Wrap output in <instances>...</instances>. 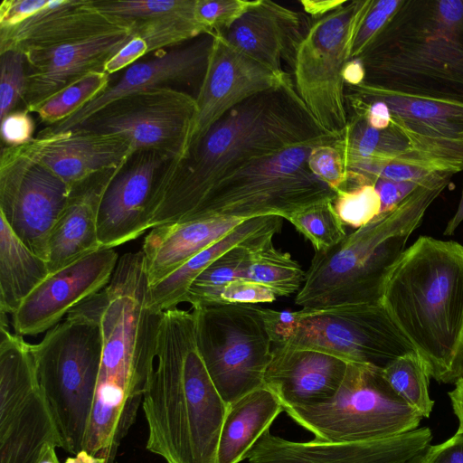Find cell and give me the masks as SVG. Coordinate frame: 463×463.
Wrapping results in <instances>:
<instances>
[{"instance_id":"6da1fadb","label":"cell","mask_w":463,"mask_h":463,"mask_svg":"<svg viewBox=\"0 0 463 463\" xmlns=\"http://www.w3.org/2000/svg\"><path fill=\"white\" fill-rule=\"evenodd\" d=\"M330 136L288 74L280 85L232 109L184 156L165 164L156 188L151 229L188 218L223 178L287 147Z\"/></svg>"},{"instance_id":"7a4b0ae2","label":"cell","mask_w":463,"mask_h":463,"mask_svg":"<svg viewBox=\"0 0 463 463\" xmlns=\"http://www.w3.org/2000/svg\"><path fill=\"white\" fill-rule=\"evenodd\" d=\"M97 296L103 348L81 453L87 463H115L142 405L163 312L149 304L141 250L118 259L109 283Z\"/></svg>"},{"instance_id":"3957f363","label":"cell","mask_w":463,"mask_h":463,"mask_svg":"<svg viewBox=\"0 0 463 463\" xmlns=\"http://www.w3.org/2000/svg\"><path fill=\"white\" fill-rule=\"evenodd\" d=\"M141 406L148 451L165 463H218L228 405L199 354L193 308L163 312Z\"/></svg>"},{"instance_id":"277c9868","label":"cell","mask_w":463,"mask_h":463,"mask_svg":"<svg viewBox=\"0 0 463 463\" xmlns=\"http://www.w3.org/2000/svg\"><path fill=\"white\" fill-rule=\"evenodd\" d=\"M381 303L430 377L463 375V245L419 237L392 267Z\"/></svg>"},{"instance_id":"5b68a950","label":"cell","mask_w":463,"mask_h":463,"mask_svg":"<svg viewBox=\"0 0 463 463\" xmlns=\"http://www.w3.org/2000/svg\"><path fill=\"white\" fill-rule=\"evenodd\" d=\"M359 59L366 85L463 105V0H403Z\"/></svg>"},{"instance_id":"8992f818","label":"cell","mask_w":463,"mask_h":463,"mask_svg":"<svg viewBox=\"0 0 463 463\" xmlns=\"http://www.w3.org/2000/svg\"><path fill=\"white\" fill-rule=\"evenodd\" d=\"M454 174H434L391 212L347 234L327 250L315 251L295 303L315 310L381 303L392 267L430 204Z\"/></svg>"},{"instance_id":"52a82bcc","label":"cell","mask_w":463,"mask_h":463,"mask_svg":"<svg viewBox=\"0 0 463 463\" xmlns=\"http://www.w3.org/2000/svg\"><path fill=\"white\" fill-rule=\"evenodd\" d=\"M31 347L61 449L76 456L84 449L102 355L97 293L74 307Z\"/></svg>"},{"instance_id":"ba28073f","label":"cell","mask_w":463,"mask_h":463,"mask_svg":"<svg viewBox=\"0 0 463 463\" xmlns=\"http://www.w3.org/2000/svg\"><path fill=\"white\" fill-rule=\"evenodd\" d=\"M338 137L292 146L220 181L186 219L278 215L286 219L311 205L333 201L336 193L308 166L311 150ZM182 220V221H184Z\"/></svg>"},{"instance_id":"9c48e42d","label":"cell","mask_w":463,"mask_h":463,"mask_svg":"<svg viewBox=\"0 0 463 463\" xmlns=\"http://www.w3.org/2000/svg\"><path fill=\"white\" fill-rule=\"evenodd\" d=\"M317 443H346L384 439L418 428L422 416L392 390L382 368L349 363L330 398L284 409Z\"/></svg>"},{"instance_id":"30bf717a","label":"cell","mask_w":463,"mask_h":463,"mask_svg":"<svg viewBox=\"0 0 463 463\" xmlns=\"http://www.w3.org/2000/svg\"><path fill=\"white\" fill-rule=\"evenodd\" d=\"M192 308L199 354L223 402L264 387L273 352L262 308L232 303Z\"/></svg>"},{"instance_id":"8fae6325","label":"cell","mask_w":463,"mask_h":463,"mask_svg":"<svg viewBox=\"0 0 463 463\" xmlns=\"http://www.w3.org/2000/svg\"><path fill=\"white\" fill-rule=\"evenodd\" d=\"M372 0L348 1L313 21L298 48L294 85L319 127L340 137L348 122L343 72Z\"/></svg>"},{"instance_id":"7c38bea8","label":"cell","mask_w":463,"mask_h":463,"mask_svg":"<svg viewBox=\"0 0 463 463\" xmlns=\"http://www.w3.org/2000/svg\"><path fill=\"white\" fill-rule=\"evenodd\" d=\"M0 325V463H39L47 447L61 439L40 388L32 347L12 333L7 316Z\"/></svg>"},{"instance_id":"4fadbf2b","label":"cell","mask_w":463,"mask_h":463,"mask_svg":"<svg viewBox=\"0 0 463 463\" xmlns=\"http://www.w3.org/2000/svg\"><path fill=\"white\" fill-rule=\"evenodd\" d=\"M280 346L317 350L379 368L414 351L382 303L298 310L297 326Z\"/></svg>"},{"instance_id":"5bb4252c","label":"cell","mask_w":463,"mask_h":463,"mask_svg":"<svg viewBox=\"0 0 463 463\" xmlns=\"http://www.w3.org/2000/svg\"><path fill=\"white\" fill-rule=\"evenodd\" d=\"M196 109L195 97L191 94L156 88L108 104L74 130L121 137L129 143L133 155L156 151L170 160L178 159L186 152Z\"/></svg>"},{"instance_id":"9a60e30c","label":"cell","mask_w":463,"mask_h":463,"mask_svg":"<svg viewBox=\"0 0 463 463\" xmlns=\"http://www.w3.org/2000/svg\"><path fill=\"white\" fill-rule=\"evenodd\" d=\"M288 75L253 60L222 34L212 35L206 71L195 97L197 109L185 154L228 111L252 96L280 85Z\"/></svg>"},{"instance_id":"2e32d148","label":"cell","mask_w":463,"mask_h":463,"mask_svg":"<svg viewBox=\"0 0 463 463\" xmlns=\"http://www.w3.org/2000/svg\"><path fill=\"white\" fill-rule=\"evenodd\" d=\"M118 259L116 250L102 248L49 273L11 316L14 333L24 336L50 330L109 283Z\"/></svg>"},{"instance_id":"e0dca14e","label":"cell","mask_w":463,"mask_h":463,"mask_svg":"<svg viewBox=\"0 0 463 463\" xmlns=\"http://www.w3.org/2000/svg\"><path fill=\"white\" fill-rule=\"evenodd\" d=\"M431 439L428 427L384 439L346 443L292 441L268 430L246 459L248 463H420Z\"/></svg>"},{"instance_id":"ac0fdd59","label":"cell","mask_w":463,"mask_h":463,"mask_svg":"<svg viewBox=\"0 0 463 463\" xmlns=\"http://www.w3.org/2000/svg\"><path fill=\"white\" fill-rule=\"evenodd\" d=\"M335 146L346 169L364 161H397L434 172H456L463 168V141L419 135L392 118L388 128L376 129L363 117L348 114L346 128Z\"/></svg>"},{"instance_id":"d6986e66","label":"cell","mask_w":463,"mask_h":463,"mask_svg":"<svg viewBox=\"0 0 463 463\" xmlns=\"http://www.w3.org/2000/svg\"><path fill=\"white\" fill-rule=\"evenodd\" d=\"M169 160L159 152H138L112 179L99 213L101 248L113 249L151 230L157 181Z\"/></svg>"},{"instance_id":"ffe728a7","label":"cell","mask_w":463,"mask_h":463,"mask_svg":"<svg viewBox=\"0 0 463 463\" xmlns=\"http://www.w3.org/2000/svg\"><path fill=\"white\" fill-rule=\"evenodd\" d=\"M212 36L203 35L191 43L157 52L154 58L128 67L119 80L98 98L68 118L44 128L40 134H58L74 130L108 104L156 88L201 85L204 76Z\"/></svg>"},{"instance_id":"44dd1931","label":"cell","mask_w":463,"mask_h":463,"mask_svg":"<svg viewBox=\"0 0 463 463\" xmlns=\"http://www.w3.org/2000/svg\"><path fill=\"white\" fill-rule=\"evenodd\" d=\"M133 28L23 52L27 64L24 109L31 112L84 76L103 71L106 62L130 40Z\"/></svg>"},{"instance_id":"7402d4cb","label":"cell","mask_w":463,"mask_h":463,"mask_svg":"<svg viewBox=\"0 0 463 463\" xmlns=\"http://www.w3.org/2000/svg\"><path fill=\"white\" fill-rule=\"evenodd\" d=\"M136 22L100 11L95 0H50L41 12L14 26L0 28V53L24 52L132 29Z\"/></svg>"},{"instance_id":"603a6c76","label":"cell","mask_w":463,"mask_h":463,"mask_svg":"<svg viewBox=\"0 0 463 463\" xmlns=\"http://www.w3.org/2000/svg\"><path fill=\"white\" fill-rule=\"evenodd\" d=\"M307 22L306 14L272 1L258 0L222 35L253 60L282 73L283 60L293 69L299 43L312 24Z\"/></svg>"},{"instance_id":"cb8c5ba5","label":"cell","mask_w":463,"mask_h":463,"mask_svg":"<svg viewBox=\"0 0 463 463\" xmlns=\"http://www.w3.org/2000/svg\"><path fill=\"white\" fill-rule=\"evenodd\" d=\"M264 387L284 409L325 401L341 385L349 362L317 350L272 348Z\"/></svg>"},{"instance_id":"d4e9b609","label":"cell","mask_w":463,"mask_h":463,"mask_svg":"<svg viewBox=\"0 0 463 463\" xmlns=\"http://www.w3.org/2000/svg\"><path fill=\"white\" fill-rule=\"evenodd\" d=\"M123 167L98 174L72 187L49 239L50 273L102 249L98 238L100 203L109 183Z\"/></svg>"},{"instance_id":"484cf974","label":"cell","mask_w":463,"mask_h":463,"mask_svg":"<svg viewBox=\"0 0 463 463\" xmlns=\"http://www.w3.org/2000/svg\"><path fill=\"white\" fill-rule=\"evenodd\" d=\"M71 189L37 164L24 176L9 213H0L15 235L46 261L51 233L66 207Z\"/></svg>"},{"instance_id":"4316f807","label":"cell","mask_w":463,"mask_h":463,"mask_svg":"<svg viewBox=\"0 0 463 463\" xmlns=\"http://www.w3.org/2000/svg\"><path fill=\"white\" fill-rule=\"evenodd\" d=\"M41 157L42 165L71 187L125 165L134 156L121 137L81 130L54 134Z\"/></svg>"},{"instance_id":"83f0119b","label":"cell","mask_w":463,"mask_h":463,"mask_svg":"<svg viewBox=\"0 0 463 463\" xmlns=\"http://www.w3.org/2000/svg\"><path fill=\"white\" fill-rule=\"evenodd\" d=\"M245 220L217 216L179 221L152 228L141 249L149 286L171 274Z\"/></svg>"},{"instance_id":"f1b7e54d","label":"cell","mask_w":463,"mask_h":463,"mask_svg":"<svg viewBox=\"0 0 463 463\" xmlns=\"http://www.w3.org/2000/svg\"><path fill=\"white\" fill-rule=\"evenodd\" d=\"M345 93L386 103L392 120L419 135L463 141V105L409 96L362 83L345 84Z\"/></svg>"},{"instance_id":"f546056e","label":"cell","mask_w":463,"mask_h":463,"mask_svg":"<svg viewBox=\"0 0 463 463\" xmlns=\"http://www.w3.org/2000/svg\"><path fill=\"white\" fill-rule=\"evenodd\" d=\"M283 218L266 215L245 220L215 243L203 250L168 276L149 286V304L157 312L175 308L184 303L193 281L216 259L231 249L250 241L273 234L282 226Z\"/></svg>"},{"instance_id":"4dcf8cb0","label":"cell","mask_w":463,"mask_h":463,"mask_svg":"<svg viewBox=\"0 0 463 463\" xmlns=\"http://www.w3.org/2000/svg\"><path fill=\"white\" fill-rule=\"evenodd\" d=\"M284 411L266 387L259 388L228 405L218 446V463H240Z\"/></svg>"},{"instance_id":"1f68e13d","label":"cell","mask_w":463,"mask_h":463,"mask_svg":"<svg viewBox=\"0 0 463 463\" xmlns=\"http://www.w3.org/2000/svg\"><path fill=\"white\" fill-rule=\"evenodd\" d=\"M0 313L12 316L49 275L46 260L31 250L0 214Z\"/></svg>"},{"instance_id":"d6a6232c","label":"cell","mask_w":463,"mask_h":463,"mask_svg":"<svg viewBox=\"0 0 463 463\" xmlns=\"http://www.w3.org/2000/svg\"><path fill=\"white\" fill-rule=\"evenodd\" d=\"M273 237H267L250 248L244 279L265 286L276 296H290L300 289L306 271L289 253L274 246Z\"/></svg>"},{"instance_id":"836d02e7","label":"cell","mask_w":463,"mask_h":463,"mask_svg":"<svg viewBox=\"0 0 463 463\" xmlns=\"http://www.w3.org/2000/svg\"><path fill=\"white\" fill-rule=\"evenodd\" d=\"M269 236L274 235L238 245L216 259L193 281L184 303H189L192 307L223 304L221 298L223 288L234 279H244L250 248Z\"/></svg>"},{"instance_id":"e575fe53","label":"cell","mask_w":463,"mask_h":463,"mask_svg":"<svg viewBox=\"0 0 463 463\" xmlns=\"http://www.w3.org/2000/svg\"><path fill=\"white\" fill-rule=\"evenodd\" d=\"M383 379L405 403L429 417L434 402L429 392L430 373L415 351H411L391 361L382 368Z\"/></svg>"},{"instance_id":"d590c367","label":"cell","mask_w":463,"mask_h":463,"mask_svg":"<svg viewBox=\"0 0 463 463\" xmlns=\"http://www.w3.org/2000/svg\"><path fill=\"white\" fill-rule=\"evenodd\" d=\"M54 134H39L31 141L15 146H4L0 156V213L6 216L19 187L28 173L40 163L45 147Z\"/></svg>"},{"instance_id":"8d00e7d4","label":"cell","mask_w":463,"mask_h":463,"mask_svg":"<svg viewBox=\"0 0 463 463\" xmlns=\"http://www.w3.org/2000/svg\"><path fill=\"white\" fill-rule=\"evenodd\" d=\"M110 83V75L104 71L91 72L64 88L31 112L43 123L55 125L76 113L102 94Z\"/></svg>"},{"instance_id":"74e56055","label":"cell","mask_w":463,"mask_h":463,"mask_svg":"<svg viewBox=\"0 0 463 463\" xmlns=\"http://www.w3.org/2000/svg\"><path fill=\"white\" fill-rule=\"evenodd\" d=\"M133 33L142 40L147 53L176 47L205 35L194 18V8L136 22Z\"/></svg>"},{"instance_id":"f35d334b","label":"cell","mask_w":463,"mask_h":463,"mask_svg":"<svg viewBox=\"0 0 463 463\" xmlns=\"http://www.w3.org/2000/svg\"><path fill=\"white\" fill-rule=\"evenodd\" d=\"M332 202L311 205L287 218L311 242L315 251L327 250L347 235Z\"/></svg>"},{"instance_id":"ab89813d","label":"cell","mask_w":463,"mask_h":463,"mask_svg":"<svg viewBox=\"0 0 463 463\" xmlns=\"http://www.w3.org/2000/svg\"><path fill=\"white\" fill-rule=\"evenodd\" d=\"M344 224L358 229L381 213V200L372 183L347 184L332 202Z\"/></svg>"},{"instance_id":"60d3db41","label":"cell","mask_w":463,"mask_h":463,"mask_svg":"<svg viewBox=\"0 0 463 463\" xmlns=\"http://www.w3.org/2000/svg\"><path fill=\"white\" fill-rule=\"evenodd\" d=\"M196 0H95L103 13L130 22H141L164 15L192 11Z\"/></svg>"},{"instance_id":"b9f144b4","label":"cell","mask_w":463,"mask_h":463,"mask_svg":"<svg viewBox=\"0 0 463 463\" xmlns=\"http://www.w3.org/2000/svg\"><path fill=\"white\" fill-rule=\"evenodd\" d=\"M258 0H196L194 18L205 35L226 33Z\"/></svg>"},{"instance_id":"7bdbcfd3","label":"cell","mask_w":463,"mask_h":463,"mask_svg":"<svg viewBox=\"0 0 463 463\" xmlns=\"http://www.w3.org/2000/svg\"><path fill=\"white\" fill-rule=\"evenodd\" d=\"M0 118L14 111L24 100L27 84V64L24 54L19 51L0 53Z\"/></svg>"},{"instance_id":"ee69618b","label":"cell","mask_w":463,"mask_h":463,"mask_svg":"<svg viewBox=\"0 0 463 463\" xmlns=\"http://www.w3.org/2000/svg\"><path fill=\"white\" fill-rule=\"evenodd\" d=\"M403 0H372L355 34L352 48V59L359 58L373 42Z\"/></svg>"},{"instance_id":"f6af8a7d","label":"cell","mask_w":463,"mask_h":463,"mask_svg":"<svg viewBox=\"0 0 463 463\" xmlns=\"http://www.w3.org/2000/svg\"><path fill=\"white\" fill-rule=\"evenodd\" d=\"M307 163L311 172L335 193L345 187L348 171L335 144L315 146L310 152Z\"/></svg>"},{"instance_id":"bcb514c9","label":"cell","mask_w":463,"mask_h":463,"mask_svg":"<svg viewBox=\"0 0 463 463\" xmlns=\"http://www.w3.org/2000/svg\"><path fill=\"white\" fill-rule=\"evenodd\" d=\"M277 296L268 288L246 279H237L223 288L221 298L223 304L271 303Z\"/></svg>"},{"instance_id":"7dc6e473","label":"cell","mask_w":463,"mask_h":463,"mask_svg":"<svg viewBox=\"0 0 463 463\" xmlns=\"http://www.w3.org/2000/svg\"><path fill=\"white\" fill-rule=\"evenodd\" d=\"M364 178L373 184L375 190L379 194L381 200V213H385L395 209L419 185H420L424 181L427 180L426 179L422 182H411L393 181L380 177Z\"/></svg>"},{"instance_id":"c3c4849f","label":"cell","mask_w":463,"mask_h":463,"mask_svg":"<svg viewBox=\"0 0 463 463\" xmlns=\"http://www.w3.org/2000/svg\"><path fill=\"white\" fill-rule=\"evenodd\" d=\"M34 122L29 111L15 110L1 119L2 140L6 146L24 145L33 137Z\"/></svg>"},{"instance_id":"681fc988","label":"cell","mask_w":463,"mask_h":463,"mask_svg":"<svg viewBox=\"0 0 463 463\" xmlns=\"http://www.w3.org/2000/svg\"><path fill=\"white\" fill-rule=\"evenodd\" d=\"M266 330L272 345H283L291 336L298 322V311L262 308Z\"/></svg>"},{"instance_id":"f907efd6","label":"cell","mask_w":463,"mask_h":463,"mask_svg":"<svg viewBox=\"0 0 463 463\" xmlns=\"http://www.w3.org/2000/svg\"><path fill=\"white\" fill-rule=\"evenodd\" d=\"M50 0H3L0 5V28L19 24L43 10Z\"/></svg>"},{"instance_id":"816d5d0a","label":"cell","mask_w":463,"mask_h":463,"mask_svg":"<svg viewBox=\"0 0 463 463\" xmlns=\"http://www.w3.org/2000/svg\"><path fill=\"white\" fill-rule=\"evenodd\" d=\"M420 463H463V431L457 430L446 441L430 446Z\"/></svg>"},{"instance_id":"f5cc1de1","label":"cell","mask_w":463,"mask_h":463,"mask_svg":"<svg viewBox=\"0 0 463 463\" xmlns=\"http://www.w3.org/2000/svg\"><path fill=\"white\" fill-rule=\"evenodd\" d=\"M146 54L147 52L142 40L133 33L130 40L106 62L103 71L111 75L136 63Z\"/></svg>"},{"instance_id":"db71d44e","label":"cell","mask_w":463,"mask_h":463,"mask_svg":"<svg viewBox=\"0 0 463 463\" xmlns=\"http://www.w3.org/2000/svg\"><path fill=\"white\" fill-rule=\"evenodd\" d=\"M347 2L346 0H301L300 4L305 14L316 21L340 8Z\"/></svg>"},{"instance_id":"11a10c76","label":"cell","mask_w":463,"mask_h":463,"mask_svg":"<svg viewBox=\"0 0 463 463\" xmlns=\"http://www.w3.org/2000/svg\"><path fill=\"white\" fill-rule=\"evenodd\" d=\"M345 84L357 86L365 80V69L359 58L351 59L345 66L343 72Z\"/></svg>"},{"instance_id":"9f6ffc18","label":"cell","mask_w":463,"mask_h":463,"mask_svg":"<svg viewBox=\"0 0 463 463\" xmlns=\"http://www.w3.org/2000/svg\"><path fill=\"white\" fill-rule=\"evenodd\" d=\"M451 406L458 420V430L463 431V375L455 383V387L449 392Z\"/></svg>"},{"instance_id":"6f0895ef","label":"cell","mask_w":463,"mask_h":463,"mask_svg":"<svg viewBox=\"0 0 463 463\" xmlns=\"http://www.w3.org/2000/svg\"><path fill=\"white\" fill-rule=\"evenodd\" d=\"M463 222V186L461 191L460 200L458 205V208L454 213V215L449 220L445 230L443 232V235L451 236L459 224Z\"/></svg>"},{"instance_id":"680465c9","label":"cell","mask_w":463,"mask_h":463,"mask_svg":"<svg viewBox=\"0 0 463 463\" xmlns=\"http://www.w3.org/2000/svg\"><path fill=\"white\" fill-rule=\"evenodd\" d=\"M39 463H60L56 453V449L47 447L44 449Z\"/></svg>"}]
</instances>
